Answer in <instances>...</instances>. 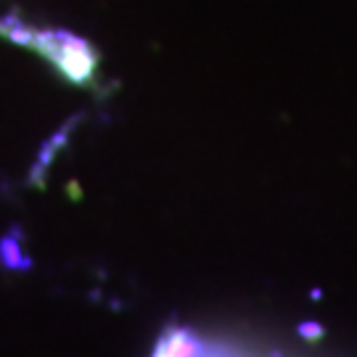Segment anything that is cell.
<instances>
[{
	"label": "cell",
	"mask_w": 357,
	"mask_h": 357,
	"mask_svg": "<svg viewBox=\"0 0 357 357\" xmlns=\"http://www.w3.org/2000/svg\"><path fill=\"white\" fill-rule=\"evenodd\" d=\"M29 48L45 56L59 69V75H64L75 85H88L98 72V61H101L98 51L88 40L77 38L66 29H35Z\"/></svg>",
	"instance_id": "cell-1"
},
{
	"label": "cell",
	"mask_w": 357,
	"mask_h": 357,
	"mask_svg": "<svg viewBox=\"0 0 357 357\" xmlns=\"http://www.w3.org/2000/svg\"><path fill=\"white\" fill-rule=\"evenodd\" d=\"M302 333H305L307 339H318L320 328H318V326H315V328H310V323H305V326H302Z\"/></svg>",
	"instance_id": "cell-4"
},
{
	"label": "cell",
	"mask_w": 357,
	"mask_h": 357,
	"mask_svg": "<svg viewBox=\"0 0 357 357\" xmlns=\"http://www.w3.org/2000/svg\"><path fill=\"white\" fill-rule=\"evenodd\" d=\"M0 265L8 270H29L32 259L22 252V241H16V236L8 233L0 238Z\"/></svg>",
	"instance_id": "cell-3"
},
{
	"label": "cell",
	"mask_w": 357,
	"mask_h": 357,
	"mask_svg": "<svg viewBox=\"0 0 357 357\" xmlns=\"http://www.w3.org/2000/svg\"><path fill=\"white\" fill-rule=\"evenodd\" d=\"M0 35L6 40H11L13 45L29 48V45H32V38H35V26H29L26 22H22L16 13H6V16H0Z\"/></svg>",
	"instance_id": "cell-2"
}]
</instances>
